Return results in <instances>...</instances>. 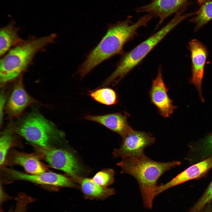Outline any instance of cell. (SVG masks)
<instances>
[{
  "label": "cell",
  "mask_w": 212,
  "mask_h": 212,
  "mask_svg": "<svg viewBox=\"0 0 212 212\" xmlns=\"http://www.w3.org/2000/svg\"><path fill=\"white\" fill-rule=\"evenodd\" d=\"M153 17L147 14L133 23L132 17L129 16L125 20L109 24L105 34L79 67L78 73L81 78L105 60L116 54H122L125 44L136 36L139 28L146 26Z\"/></svg>",
  "instance_id": "cell-1"
},
{
  "label": "cell",
  "mask_w": 212,
  "mask_h": 212,
  "mask_svg": "<svg viewBox=\"0 0 212 212\" xmlns=\"http://www.w3.org/2000/svg\"><path fill=\"white\" fill-rule=\"evenodd\" d=\"M180 164L181 162L177 160L167 162L155 161L144 154L124 157L117 165L122 173L129 174L136 180L144 206L150 209L156 196L158 179L165 172Z\"/></svg>",
  "instance_id": "cell-2"
},
{
  "label": "cell",
  "mask_w": 212,
  "mask_h": 212,
  "mask_svg": "<svg viewBox=\"0 0 212 212\" xmlns=\"http://www.w3.org/2000/svg\"><path fill=\"white\" fill-rule=\"evenodd\" d=\"M57 36L54 33L23 40L11 48L0 60V82L2 86L16 80L26 71L38 52L44 51L48 44L54 42Z\"/></svg>",
  "instance_id": "cell-3"
},
{
  "label": "cell",
  "mask_w": 212,
  "mask_h": 212,
  "mask_svg": "<svg viewBox=\"0 0 212 212\" xmlns=\"http://www.w3.org/2000/svg\"><path fill=\"white\" fill-rule=\"evenodd\" d=\"M187 18L186 15L178 12L165 26L129 52L124 53L115 69L102 84L104 87L117 85L138 64L147 54L174 28Z\"/></svg>",
  "instance_id": "cell-4"
},
{
  "label": "cell",
  "mask_w": 212,
  "mask_h": 212,
  "mask_svg": "<svg viewBox=\"0 0 212 212\" xmlns=\"http://www.w3.org/2000/svg\"><path fill=\"white\" fill-rule=\"evenodd\" d=\"M8 128L24 138L32 145L48 148L59 146L65 138L64 132L37 111L29 113Z\"/></svg>",
  "instance_id": "cell-5"
},
{
  "label": "cell",
  "mask_w": 212,
  "mask_h": 212,
  "mask_svg": "<svg viewBox=\"0 0 212 212\" xmlns=\"http://www.w3.org/2000/svg\"><path fill=\"white\" fill-rule=\"evenodd\" d=\"M24 181L37 184L56 187L76 188L77 186L69 177L47 171L39 174H26L3 166L0 168V183L9 184Z\"/></svg>",
  "instance_id": "cell-6"
},
{
  "label": "cell",
  "mask_w": 212,
  "mask_h": 212,
  "mask_svg": "<svg viewBox=\"0 0 212 212\" xmlns=\"http://www.w3.org/2000/svg\"><path fill=\"white\" fill-rule=\"evenodd\" d=\"M35 153L52 168L65 173L70 178L79 175L83 168L70 151L60 146L43 148L32 145Z\"/></svg>",
  "instance_id": "cell-7"
},
{
  "label": "cell",
  "mask_w": 212,
  "mask_h": 212,
  "mask_svg": "<svg viewBox=\"0 0 212 212\" xmlns=\"http://www.w3.org/2000/svg\"><path fill=\"white\" fill-rule=\"evenodd\" d=\"M120 147L113 152L116 157L122 158L130 156L140 155L144 154V149L153 144L155 139L150 133L133 129L124 137Z\"/></svg>",
  "instance_id": "cell-8"
},
{
  "label": "cell",
  "mask_w": 212,
  "mask_h": 212,
  "mask_svg": "<svg viewBox=\"0 0 212 212\" xmlns=\"http://www.w3.org/2000/svg\"><path fill=\"white\" fill-rule=\"evenodd\" d=\"M168 89L164 81L162 67L159 66L156 78L153 80L149 95L151 102L157 108L162 117H169L177 107L173 104V101L169 97Z\"/></svg>",
  "instance_id": "cell-9"
},
{
  "label": "cell",
  "mask_w": 212,
  "mask_h": 212,
  "mask_svg": "<svg viewBox=\"0 0 212 212\" xmlns=\"http://www.w3.org/2000/svg\"><path fill=\"white\" fill-rule=\"evenodd\" d=\"M188 48L192 61V75L190 82L196 87L201 100L204 102L201 85L208 51L205 46L196 39H192L189 42Z\"/></svg>",
  "instance_id": "cell-10"
},
{
  "label": "cell",
  "mask_w": 212,
  "mask_h": 212,
  "mask_svg": "<svg viewBox=\"0 0 212 212\" xmlns=\"http://www.w3.org/2000/svg\"><path fill=\"white\" fill-rule=\"evenodd\" d=\"M22 75L16 80L12 92L6 106V113L10 119L19 117L28 106L40 103L30 96L26 90Z\"/></svg>",
  "instance_id": "cell-11"
},
{
  "label": "cell",
  "mask_w": 212,
  "mask_h": 212,
  "mask_svg": "<svg viewBox=\"0 0 212 212\" xmlns=\"http://www.w3.org/2000/svg\"><path fill=\"white\" fill-rule=\"evenodd\" d=\"M212 168V155L190 166L166 183L158 186L156 196L171 188L189 180L205 176Z\"/></svg>",
  "instance_id": "cell-12"
},
{
  "label": "cell",
  "mask_w": 212,
  "mask_h": 212,
  "mask_svg": "<svg viewBox=\"0 0 212 212\" xmlns=\"http://www.w3.org/2000/svg\"><path fill=\"white\" fill-rule=\"evenodd\" d=\"M40 160L35 153H29L11 149L7 153L4 166L19 165L29 174H39L48 171Z\"/></svg>",
  "instance_id": "cell-13"
},
{
  "label": "cell",
  "mask_w": 212,
  "mask_h": 212,
  "mask_svg": "<svg viewBox=\"0 0 212 212\" xmlns=\"http://www.w3.org/2000/svg\"><path fill=\"white\" fill-rule=\"evenodd\" d=\"M188 0H153L149 4L135 9L138 13H146L159 19L157 27L174 13L178 12Z\"/></svg>",
  "instance_id": "cell-14"
},
{
  "label": "cell",
  "mask_w": 212,
  "mask_h": 212,
  "mask_svg": "<svg viewBox=\"0 0 212 212\" xmlns=\"http://www.w3.org/2000/svg\"><path fill=\"white\" fill-rule=\"evenodd\" d=\"M127 113L115 112L102 115L87 114L84 119L99 123L119 135L122 138L133 129L128 124Z\"/></svg>",
  "instance_id": "cell-15"
},
{
  "label": "cell",
  "mask_w": 212,
  "mask_h": 212,
  "mask_svg": "<svg viewBox=\"0 0 212 212\" xmlns=\"http://www.w3.org/2000/svg\"><path fill=\"white\" fill-rule=\"evenodd\" d=\"M70 178L74 182L80 184L85 198L103 200L115 193L114 189L100 186L95 183L92 179L79 175H74Z\"/></svg>",
  "instance_id": "cell-16"
},
{
  "label": "cell",
  "mask_w": 212,
  "mask_h": 212,
  "mask_svg": "<svg viewBox=\"0 0 212 212\" xmlns=\"http://www.w3.org/2000/svg\"><path fill=\"white\" fill-rule=\"evenodd\" d=\"M19 28L14 21L0 30V56L2 57L11 48L23 41L18 34Z\"/></svg>",
  "instance_id": "cell-17"
},
{
  "label": "cell",
  "mask_w": 212,
  "mask_h": 212,
  "mask_svg": "<svg viewBox=\"0 0 212 212\" xmlns=\"http://www.w3.org/2000/svg\"><path fill=\"white\" fill-rule=\"evenodd\" d=\"M18 135L8 127L1 132L0 137V167L4 166L6 156L10 149L13 147H22V144Z\"/></svg>",
  "instance_id": "cell-18"
},
{
  "label": "cell",
  "mask_w": 212,
  "mask_h": 212,
  "mask_svg": "<svg viewBox=\"0 0 212 212\" xmlns=\"http://www.w3.org/2000/svg\"><path fill=\"white\" fill-rule=\"evenodd\" d=\"M89 95L95 101L101 104L112 106L118 102L117 95L113 89L104 87L88 92Z\"/></svg>",
  "instance_id": "cell-19"
},
{
  "label": "cell",
  "mask_w": 212,
  "mask_h": 212,
  "mask_svg": "<svg viewBox=\"0 0 212 212\" xmlns=\"http://www.w3.org/2000/svg\"><path fill=\"white\" fill-rule=\"evenodd\" d=\"M196 13V16L190 20L196 24L195 32L212 19V0H207L203 3Z\"/></svg>",
  "instance_id": "cell-20"
},
{
  "label": "cell",
  "mask_w": 212,
  "mask_h": 212,
  "mask_svg": "<svg viewBox=\"0 0 212 212\" xmlns=\"http://www.w3.org/2000/svg\"><path fill=\"white\" fill-rule=\"evenodd\" d=\"M114 171L112 169H104L97 172L92 179L99 186L107 187L114 182Z\"/></svg>",
  "instance_id": "cell-21"
},
{
  "label": "cell",
  "mask_w": 212,
  "mask_h": 212,
  "mask_svg": "<svg viewBox=\"0 0 212 212\" xmlns=\"http://www.w3.org/2000/svg\"><path fill=\"white\" fill-rule=\"evenodd\" d=\"M212 201V180L200 198L188 212H200Z\"/></svg>",
  "instance_id": "cell-22"
},
{
  "label": "cell",
  "mask_w": 212,
  "mask_h": 212,
  "mask_svg": "<svg viewBox=\"0 0 212 212\" xmlns=\"http://www.w3.org/2000/svg\"><path fill=\"white\" fill-rule=\"evenodd\" d=\"M31 200L30 198L24 194H19L17 198V204L14 212H24L27 205Z\"/></svg>",
  "instance_id": "cell-23"
},
{
  "label": "cell",
  "mask_w": 212,
  "mask_h": 212,
  "mask_svg": "<svg viewBox=\"0 0 212 212\" xmlns=\"http://www.w3.org/2000/svg\"><path fill=\"white\" fill-rule=\"evenodd\" d=\"M201 150L204 156L212 155V134L206 138L203 144Z\"/></svg>",
  "instance_id": "cell-24"
},
{
  "label": "cell",
  "mask_w": 212,
  "mask_h": 212,
  "mask_svg": "<svg viewBox=\"0 0 212 212\" xmlns=\"http://www.w3.org/2000/svg\"><path fill=\"white\" fill-rule=\"evenodd\" d=\"M7 99L6 95L2 91L1 92L0 96V125L1 126L3 123V113L4 107Z\"/></svg>",
  "instance_id": "cell-25"
},
{
  "label": "cell",
  "mask_w": 212,
  "mask_h": 212,
  "mask_svg": "<svg viewBox=\"0 0 212 212\" xmlns=\"http://www.w3.org/2000/svg\"><path fill=\"white\" fill-rule=\"evenodd\" d=\"M200 212H212L211 203L208 204Z\"/></svg>",
  "instance_id": "cell-26"
},
{
  "label": "cell",
  "mask_w": 212,
  "mask_h": 212,
  "mask_svg": "<svg viewBox=\"0 0 212 212\" xmlns=\"http://www.w3.org/2000/svg\"><path fill=\"white\" fill-rule=\"evenodd\" d=\"M198 2L200 4H202L207 0H197Z\"/></svg>",
  "instance_id": "cell-27"
}]
</instances>
